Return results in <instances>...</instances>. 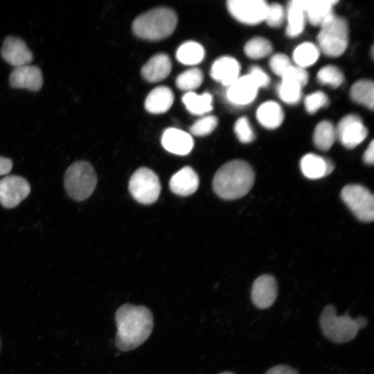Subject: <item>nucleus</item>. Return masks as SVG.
<instances>
[{
    "instance_id": "28",
    "label": "nucleus",
    "mask_w": 374,
    "mask_h": 374,
    "mask_svg": "<svg viewBox=\"0 0 374 374\" xmlns=\"http://www.w3.org/2000/svg\"><path fill=\"white\" fill-rule=\"evenodd\" d=\"M336 138L335 127L330 121H322L317 125L314 131L313 141L318 149L322 151L329 150Z\"/></svg>"
},
{
    "instance_id": "41",
    "label": "nucleus",
    "mask_w": 374,
    "mask_h": 374,
    "mask_svg": "<svg viewBox=\"0 0 374 374\" xmlns=\"http://www.w3.org/2000/svg\"><path fill=\"white\" fill-rule=\"evenodd\" d=\"M265 374H299L298 371L287 365H277L269 368Z\"/></svg>"
},
{
    "instance_id": "20",
    "label": "nucleus",
    "mask_w": 374,
    "mask_h": 374,
    "mask_svg": "<svg viewBox=\"0 0 374 374\" xmlns=\"http://www.w3.org/2000/svg\"><path fill=\"white\" fill-rule=\"evenodd\" d=\"M172 63L165 53H158L152 56L142 67L141 75L148 82H159L170 74Z\"/></svg>"
},
{
    "instance_id": "17",
    "label": "nucleus",
    "mask_w": 374,
    "mask_h": 374,
    "mask_svg": "<svg viewBox=\"0 0 374 374\" xmlns=\"http://www.w3.org/2000/svg\"><path fill=\"white\" fill-rule=\"evenodd\" d=\"M199 184V177L195 171L189 166H185L172 176L169 186L173 193L186 197L197 190Z\"/></svg>"
},
{
    "instance_id": "38",
    "label": "nucleus",
    "mask_w": 374,
    "mask_h": 374,
    "mask_svg": "<svg viewBox=\"0 0 374 374\" xmlns=\"http://www.w3.org/2000/svg\"><path fill=\"white\" fill-rule=\"evenodd\" d=\"M269 66L274 73L282 77L292 66V64L290 58L286 55L276 53L270 58Z\"/></svg>"
},
{
    "instance_id": "43",
    "label": "nucleus",
    "mask_w": 374,
    "mask_h": 374,
    "mask_svg": "<svg viewBox=\"0 0 374 374\" xmlns=\"http://www.w3.org/2000/svg\"><path fill=\"white\" fill-rule=\"evenodd\" d=\"M364 161L367 164H373L374 161V143L371 141L363 156Z\"/></svg>"
},
{
    "instance_id": "32",
    "label": "nucleus",
    "mask_w": 374,
    "mask_h": 374,
    "mask_svg": "<svg viewBox=\"0 0 374 374\" xmlns=\"http://www.w3.org/2000/svg\"><path fill=\"white\" fill-rule=\"evenodd\" d=\"M317 79L322 84L337 88L343 83L344 76L341 71L337 66L327 65L318 71Z\"/></svg>"
},
{
    "instance_id": "35",
    "label": "nucleus",
    "mask_w": 374,
    "mask_h": 374,
    "mask_svg": "<svg viewBox=\"0 0 374 374\" xmlns=\"http://www.w3.org/2000/svg\"><path fill=\"white\" fill-rule=\"evenodd\" d=\"M234 131L239 141L243 143H251L255 139L254 132L246 117H241L236 121Z\"/></svg>"
},
{
    "instance_id": "34",
    "label": "nucleus",
    "mask_w": 374,
    "mask_h": 374,
    "mask_svg": "<svg viewBox=\"0 0 374 374\" xmlns=\"http://www.w3.org/2000/svg\"><path fill=\"white\" fill-rule=\"evenodd\" d=\"M217 125V118L215 116L208 115L197 120L190 128V132L198 136L211 134Z\"/></svg>"
},
{
    "instance_id": "13",
    "label": "nucleus",
    "mask_w": 374,
    "mask_h": 374,
    "mask_svg": "<svg viewBox=\"0 0 374 374\" xmlns=\"http://www.w3.org/2000/svg\"><path fill=\"white\" fill-rule=\"evenodd\" d=\"M277 297V283L270 275L264 274L258 277L251 288V301L259 309L271 307Z\"/></svg>"
},
{
    "instance_id": "37",
    "label": "nucleus",
    "mask_w": 374,
    "mask_h": 374,
    "mask_svg": "<svg viewBox=\"0 0 374 374\" xmlns=\"http://www.w3.org/2000/svg\"><path fill=\"white\" fill-rule=\"evenodd\" d=\"M285 19V11L281 5L274 3L268 6L265 21L271 27L276 28L282 25Z\"/></svg>"
},
{
    "instance_id": "23",
    "label": "nucleus",
    "mask_w": 374,
    "mask_h": 374,
    "mask_svg": "<svg viewBox=\"0 0 374 374\" xmlns=\"http://www.w3.org/2000/svg\"><path fill=\"white\" fill-rule=\"evenodd\" d=\"M256 117L259 123L265 127L275 129L282 123L284 114L278 103L274 101H267L258 108Z\"/></svg>"
},
{
    "instance_id": "16",
    "label": "nucleus",
    "mask_w": 374,
    "mask_h": 374,
    "mask_svg": "<svg viewBox=\"0 0 374 374\" xmlns=\"http://www.w3.org/2000/svg\"><path fill=\"white\" fill-rule=\"evenodd\" d=\"M161 144L169 152L186 155L192 150L194 141L188 133L177 128H168L163 133Z\"/></svg>"
},
{
    "instance_id": "11",
    "label": "nucleus",
    "mask_w": 374,
    "mask_h": 374,
    "mask_svg": "<svg viewBox=\"0 0 374 374\" xmlns=\"http://www.w3.org/2000/svg\"><path fill=\"white\" fill-rule=\"evenodd\" d=\"M30 192V186L22 177L8 175L0 179V204L4 208L17 206Z\"/></svg>"
},
{
    "instance_id": "39",
    "label": "nucleus",
    "mask_w": 374,
    "mask_h": 374,
    "mask_svg": "<svg viewBox=\"0 0 374 374\" xmlns=\"http://www.w3.org/2000/svg\"><path fill=\"white\" fill-rule=\"evenodd\" d=\"M282 79L292 80L303 87L308 81V74L303 68L292 65L283 75Z\"/></svg>"
},
{
    "instance_id": "14",
    "label": "nucleus",
    "mask_w": 374,
    "mask_h": 374,
    "mask_svg": "<svg viewBox=\"0 0 374 374\" xmlns=\"http://www.w3.org/2000/svg\"><path fill=\"white\" fill-rule=\"evenodd\" d=\"M9 83L12 88L39 91L43 84L42 71L38 66L30 64L16 67L10 74Z\"/></svg>"
},
{
    "instance_id": "44",
    "label": "nucleus",
    "mask_w": 374,
    "mask_h": 374,
    "mask_svg": "<svg viewBox=\"0 0 374 374\" xmlns=\"http://www.w3.org/2000/svg\"><path fill=\"white\" fill-rule=\"evenodd\" d=\"M219 374H234V373H231V372H223V373H219Z\"/></svg>"
},
{
    "instance_id": "30",
    "label": "nucleus",
    "mask_w": 374,
    "mask_h": 374,
    "mask_svg": "<svg viewBox=\"0 0 374 374\" xmlns=\"http://www.w3.org/2000/svg\"><path fill=\"white\" fill-rule=\"evenodd\" d=\"M203 78V73L199 69L192 68L177 76L176 85L178 89L190 92L201 85Z\"/></svg>"
},
{
    "instance_id": "15",
    "label": "nucleus",
    "mask_w": 374,
    "mask_h": 374,
    "mask_svg": "<svg viewBox=\"0 0 374 374\" xmlns=\"http://www.w3.org/2000/svg\"><path fill=\"white\" fill-rule=\"evenodd\" d=\"M258 87L247 74L239 77L226 91L228 100L236 105H245L256 97Z\"/></svg>"
},
{
    "instance_id": "24",
    "label": "nucleus",
    "mask_w": 374,
    "mask_h": 374,
    "mask_svg": "<svg viewBox=\"0 0 374 374\" xmlns=\"http://www.w3.org/2000/svg\"><path fill=\"white\" fill-rule=\"evenodd\" d=\"M212 100V96L208 92L199 95L190 91L182 97V101L186 109L195 115H202L211 112L213 109Z\"/></svg>"
},
{
    "instance_id": "36",
    "label": "nucleus",
    "mask_w": 374,
    "mask_h": 374,
    "mask_svg": "<svg viewBox=\"0 0 374 374\" xmlns=\"http://www.w3.org/2000/svg\"><path fill=\"white\" fill-rule=\"evenodd\" d=\"M306 111L310 114H314L320 108L328 105V98L322 91H316L308 95L304 100Z\"/></svg>"
},
{
    "instance_id": "18",
    "label": "nucleus",
    "mask_w": 374,
    "mask_h": 374,
    "mask_svg": "<svg viewBox=\"0 0 374 374\" xmlns=\"http://www.w3.org/2000/svg\"><path fill=\"white\" fill-rule=\"evenodd\" d=\"M240 66L233 57L223 56L216 60L211 68V75L222 84L229 87L240 76Z\"/></svg>"
},
{
    "instance_id": "26",
    "label": "nucleus",
    "mask_w": 374,
    "mask_h": 374,
    "mask_svg": "<svg viewBox=\"0 0 374 374\" xmlns=\"http://www.w3.org/2000/svg\"><path fill=\"white\" fill-rule=\"evenodd\" d=\"M351 99L367 108L373 109L374 85L369 80H360L353 84L350 90Z\"/></svg>"
},
{
    "instance_id": "27",
    "label": "nucleus",
    "mask_w": 374,
    "mask_h": 374,
    "mask_svg": "<svg viewBox=\"0 0 374 374\" xmlns=\"http://www.w3.org/2000/svg\"><path fill=\"white\" fill-rule=\"evenodd\" d=\"M204 54V49L200 44L188 41L178 48L176 57L178 61L184 64L195 65L203 60Z\"/></svg>"
},
{
    "instance_id": "21",
    "label": "nucleus",
    "mask_w": 374,
    "mask_h": 374,
    "mask_svg": "<svg viewBox=\"0 0 374 374\" xmlns=\"http://www.w3.org/2000/svg\"><path fill=\"white\" fill-rule=\"evenodd\" d=\"M299 2L310 23L314 26H321L326 19L333 15L332 7L337 1L299 0Z\"/></svg>"
},
{
    "instance_id": "10",
    "label": "nucleus",
    "mask_w": 374,
    "mask_h": 374,
    "mask_svg": "<svg viewBox=\"0 0 374 374\" xmlns=\"http://www.w3.org/2000/svg\"><path fill=\"white\" fill-rule=\"evenodd\" d=\"M336 136L348 149H353L360 144L367 136V129L360 117L350 114L344 116L335 128Z\"/></svg>"
},
{
    "instance_id": "2",
    "label": "nucleus",
    "mask_w": 374,
    "mask_h": 374,
    "mask_svg": "<svg viewBox=\"0 0 374 374\" xmlns=\"http://www.w3.org/2000/svg\"><path fill=\"white\" fill-rule=\"evenodd\" d=\"M254 172L242 160H233L222 166L213 180L214 192L220 197L232 200L244 196L253 186Z\"/></svg>"
},
{
    "instance_id": "31",
    "label": "nucleus",
    "mask_w": 374,
    "mask_h": 374,
    "mask_svg": "<svg viewBox=\"0 0 374 374\" xmlns=\"http://www.w3.org/2000/svg\"><path fill=\"white\" fill-rule=\"evenodd\" d=\"M244 51L251 58L260 59L271 54L272 46L265 38L256 37L246 43Z\"/></svg>"
},
{
    "instance_id": "12",
    "label": "nucleus",
    "mask_w": 374,
    "mask_h": 374,
    "mask_svg": "<svg viewBox=\"0 0 374 374\" xmlns=\"http://www.w3.org/2000/svg\"><path fill=\"white\" fill-rule=\"evenodd\" d=\"M1 55L15 68L29 64L33 59V55L26 43L15 36L6 37L1 49Z\"/></svg>"
},
{
    "instance_id": "40",
    "label": "nucleus",
    "mask_w": 374,
    "mask_h": 374,
    "mask_svg": "<svg viewBox=\"0 0 374 374\" xmlns=\"http://www.w3.org/2000/svg\"><path fill=\"white\" fill-rule=\"evenodd\" d=\"M248 75L258 88L265 87L269 84V76L258 66H252Z\"/></svg>"
},
{
    "instance_id": "29",
    "label": "nucleus",
    "mask_w": 374,
    "mask_h": 374,
    "mask_svg": "<svg viewBox=\"0 0 374 374\" xmlns=\"http://www.w3.org/2000/svg\"><path fill=\"white\" fill-rule=\"evenodd\" d=\"M319 56V49L310 42L301 44L293 53L294 61L298 66L303 69L315 63Z\"/></svg>"
},
{
    "instance_id": "1",
    "label": "nucleus",
    "mask_w": 374,
    "mask_h": 374,
    "mask_svg": "<svg viewBox=\"0 0 374 374\" xmlns=\"http://www.w3.org/2000/svg\"><path fill=\"white\" fill-rule=\"evenodd\" d=\"M115 321L117 333L115 345L122 351H129L141 346L150 337L153 329V317L143 305L126 303L116 311Z\"/></svg>"
},
{
    "instance_id": "6",
    "label": "nucleus",
    "mask_w": 374,
    "mask_h": 374,
    "mask_svg": "<svg viewBox=\"0 0 374 374\" xmlns=\"http://www.w3.org/2000/svg\"><path fill=\"white\" fill-rule=\"evenodd\" d=\"M96 184V173L89 162L76 161L65 172V190L69 196L76 201L87 199L93 193Z\"/></svg>"
},
{
    "instance_id": "4",
    "label": "nucleus",
    "mask_w": 374,
    "mask_h": 374,
    "mask_svg": "<svg viewBox=\"0 0 374 374\" xmlns=\"http://www.w3.org/2000/svg\"><path fill=\"white\" fill-rule=\"evenodd\" d=\"M319 323L323 335L333 342L345 343L353 340L360 329L367 325L364 317L353 319L347 312L338 316L332 305H326L320 316Z\"/></svg>"
},
{
    "instance_id": "42",
    "label": "nucleus",
    "mask_w": 374,
    "mask_h": 374,
    "mask_svg": "<svg viewBox=\"0 0 374 374\" xmlns=\"http://www.w3.org/2000/svg\"><path fill=\"white\" fill-rule=\"evenodd\" d=\"M12 165L11 159L0 157V175L8 174L12 170Z\"/></svg>"
},
{
    "instance_id": "22",
    "label": "nucleus",
    "mask_w": 374,
    "mask_h": 374,
    "mask_svg": "<svg viewBox=\"0 0 374 374\" xmlns=\"http://www.w3.org/2000/svg\"><path fill=\"white\" fill-rule=\"evenodd\" d=\"M174 101L172 90L167 87L154 88L147 96L145 100V109L152 114H163L167 112Z\"/></svg>"
},
{
    "instance_id": "9",
    "label": "nucleus",
    "mask_w": 374,
    "mask_h": 374,
    "mask_svg": "<svg viewBox=\"0 0 374 374\" xmlns=\"http://www.w3.org/2000/svg\"><path fill=\"white\" fill-rule=\"evenodd\" d=\"M268 4L264 0H229L230 14L240 22L254 25L265 21Z\"/></svg>"
},
{
    "instance_id": "8",
    "label": "nucleus",
    "mask_w": 374,
    "mask_h": 374,
    "mask_svg": "<svg viewBox=\"0 0 374 374\" xmlns=\"http://www.w3.org/2000/svg\"><path fill=\"white\" fill-rule=\"evenodd\" d=\"M341 197L351 212L362 222H371L374 217V198L364 186L349 184L344 186Z\"/></svg>"
},
{
    "instance_id": "3",
    "label": "nucleus",
    "mask_w": 374,
    "mask_h": 374,
    "mask_svg": "<svg viewBox=\"0 0 374 374\" xmlns=\"http://www.w3.org/2000/svg\"><path fill=\"white\" fill-rule=\"evenodd\" d=\"M177 24V15L168 8L152 9L139 15L132 23V30L139 37L157 41L170 35Z\"/></svg>"
},
{
    "instance_id": "33",
    "label": "nucleus",
    "mask_w": 374,
    "mask_h": 374,
    "mask_svg": "<svg viewBox=\"0 0 374 374\" xmlns=\"http://www.w3.org/2000/svg\"><path fill=\"white\" fill-rule=\"evenodd\" d=\"M301 88L299 84L292 80L282 79L278 88L279 97L287 104H295L301 98Z\"/></svg>"
},
{
    "instance_id": "7",
    "label": "nucleus",
    "mask_w": 374,
    "mask_h": 374,
    "mask_svg": "<svg viewBox=\"0 0 374 374\" xmlns=\"http://www.w3.org/2000/svg\"><path fill=\"white\" fill-rule=\"evenodd\" d=\"M129 190L138 202L151 204L157 201L161 193L159 177L152 170L140 168L130 177Z\"/></svg>"
},
{
    "instance_id": "5",
    "label": "nucleus",
    "mask_w": 374,
    "mask_h": 374,
    "mask_svg": "<svg viewBox=\"0 0 374 374\" xmlns=\"http://www.w3.org/2000/svg\"><path fill=\"white\" fill-rule=\"evenodd\" d=\"M321 26L317 35L319 49L329 57L342 55L348 44V26L346 20L333 14Z\"/></svg>"
},
{
    "instance_id": "25",
    "label": "nucleus",
    "mask_w": 374,
    "mask_h": 374,
    "mask_svg": "<svg viewBox=\"0 0 374 374\" xmlns=\"http://www.w3.org/2000/svg\"><path fill=\"white\" fill-rule=\"evenodd\" d=\"M305 15L299 0L290 2L287 8V26L286 34L290 37L300 35L305 26Z\"/></svg>"
},
{
    "instance_id": "19",
    "label": "nucleus",
    "mask_w": 374,
    "mask_h": 374,
    "mask_svg": "<svg viewBox=\"0 0 374 374\" xmlns=\"http://www.w3.org/2000/svg\"><path fill=\"white\" fill-rule=\"evenodd\" d=\"M300 168L305 177L311 179H317L330 175L335 166L330 159L309 153L301 159Z\"/></svg>"
}]
</instances>
